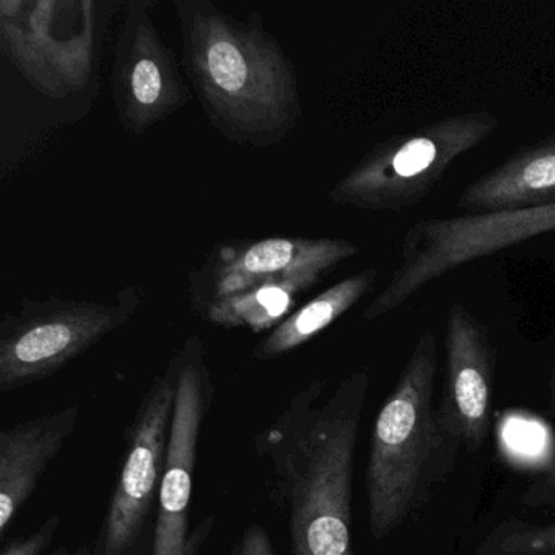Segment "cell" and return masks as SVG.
<instances>
[{
  "label": "cell",
  "instance_id": "6da1fadb",
  "mask_svg": "<svg viewBox=\"0 0 555 555\" xmlns=\"http://www.w3.org/2000/svg\"><path fill=\"white\" fill-rule=\"evenodd\" d=\"M318 378L255 438L266 492L284 513L292 555H353V457L370 389L356 370L327 395Z\"/></svg>",
  "mask_w": 555,
  "mask_h": 555
},
{
  "label": "cell",
  "instance_id": "7a4b0ae2",
  "mask_svg": "<svg viewBox=\"0 0 555 555\" xmlns=\"http://www.w3.org/2000/svg\"><path fill=\"white\" fill-rule=\"evenodd\" d=\"M184 73L210 125L232 144H281L301 118L294 63L258 12L236 21L210 0H175Z\"/></svg>",
  "mask_w": 555,
  "mask_h": 555
},
{
  "label": "cell",
  "instance_id": "3957f363",
  "mask_svg": "<svg viewBox=\"0 0 555 555\" xmlns=\"http://www.w3.org/2000/svg\"><path fill=\"white\" fill-rule=\"evenodd\" d=\"M437 372V337L422 331L373 424L365 474L373 541H385L401 528L453 473L461 444L435 404Z\"/></svg>",
  "mask_w": 555,
  "mask_h": 555
},
{
  "label": "cell",
  "instance_id": "277c9868",
  "mask_svg": "<svg viewBox=\"0 0 555 555\" xmlns=\"http://www.w3.org/2000/svg\"><path fill=\"white\" fill-rule=\"evenodd\" d=\"M499 125L493 113L469 112L392 135L357 162L327 196L366 212H404L427 199L454 162L479 147Z\"/></svg>",
  "mask_w": 555,
  "mask_h": 555
},
{
  "label": "cell",
  "instance_id": "5b68a950",
  "mask_svg": "<svg viewBox=\"0 0 555 555\" xmlns=\"http://www.w3.org/2000/svg\"><path fill=\"white\" fill-rule=\"evenodd\" d=\"M554 230L555 204L509 212L417 220L402 240L398 268L386 287L370 301L363 320L370 323L392 313L430 282L457 268Z\"/></svg>",
  "mask_w": 555,
  "mask_h": 555
},
{
  "label": "cell",
  "instance_id": "8992f818",
  "mask_svg": "<svg viewBox=\"0 0 555 555\" xmlns=\"http://www.w3.org/2000/svg\"><path fill=\"white\" fill-rule=\"evenodd\" d=\"M139 307L134 288L115 304L50 297L22 300L0 324V391L14 392L66 369L125 326Z\"/></svg>",
  "mask_w": 555,
  "mask_h": 555
},
{
  "label": "cell",
  "instance_id": "52a82bcc",
  "mask_svg": "<svg viewBox=\"0 0 555 555\" xmlns=\"http://www.w3.org/2000/svg\"><path fill=\"white\" fill-rule=\"evenodd\" d=\"M178 366L171 357L139 402L126 430V453L93 555H141L167 466L177 398Z\"/></svg>",
  "mask_w": 555,
  "mask_h": 555
},
{
  "label": "cell",
  "instance_id": "ba28073f",
  "mask_svg": "<svg viewBox=\"0 0 555 555\" xmlns=\"http://www.w3.org/2000/svg\"><path fill=\"white\" fill-rule=\"evenodd\" d=\"M173 357L178 366L177 398L167 466L158 495L152 555H197L216 522L214 516H206L196 531L190 532L201 431L209 417L216 388L206 347L199 337H188Z\"/></svg>",
  "mask_w": 555,
  "mask_h": 555
},
{
  "label": "cell",
  "instance_id": "9c48e42d",
  "mask_svg": "<svg viewBox=\"0 0 555 555\" xmlns=\"http://www.w3.org/2000/svg\"><path fill=\"white\" fill-rule=\"evenodd\" d=\"M152 2L126 4L112 63V96L125 131L141 135L191 100L173 51L165 44Z\"/></svg>",
  "mask_w": 555,
  "mask_h": 555
},
{
  "label": "cell",
  "instance_id": "30bf717a",
  "mask_svg": "<svg viewBox=\"0 0 555 555\" xmlns=\"http://www.w3.org/2000/svg\"><path fill=\"white\" fill-rule=\"evenodd\" d=\"M496 352L486 324L454 301L444 324V376L438 414L451 437L479 451L490 431Z\"/></svg>",
  "mask_w": 555,
  "mask_h": 555
},
{
  "label": "cell",
  "instance_id": "8fae6325",
  "mask_svg": "<svg viewBox=\"0 0 555 555\" xmlns=\"http://www.w3.org/2000/svg\"><path fill=\"white\" fill-rule=\"evenodd\" d=\"M359 251L349 240L305 236L222 245L191 275V297L201 305L292 275H327Z\"/></svg>",
  "mask_w": 555,
  "mask_h": 555
},
{
  "label": "cell",
  "instance_id": "7c38bea8",
  "mask_svg": "<svg viewBox=\"0 0 555 555\" xmlns=\"http://www.w3.org/2000/svg\"><path fill=\"white\" fill-rule=\"evenodd\" d=\"M79 405L18 422L0 431V535L14 525L77 428Z\"/></svg>",
  "mask_w": 555,
  "mask_h": 555
},
{
  "label": "cell",
  "instance_id": "4fadbf2b",
  "mask_svg": "<svg viewBox=\"0 0 555 555\" xmlns=\"http://www.w3.org/2000/svg\"><path fill=\"white\" fill-rule=\"evenodd\" d=\"M555 204V132L519 149L461 191L464 216L509 212Z\"/></svg>",
  "mask_w": 555,
  "mask_h": 555
},
{
  "label": "cell",
  "instance_id": "5bb4252c",
  "mask_svg": "<svg viewBox=\"0 0 555 555\" xmlns=\"http://www.w3.org/2000/svg\"><path fill=\"white\" fill-rule=\"evenodd\" d=\"M378 278V269H363L321 292L313 300L297 311H292L279 326L269 331L253 349V359H279L294 352L298 347H304L366 297Z\"/></svg>",
  "mask_w": 555,
  "mask_h": 555
},
{
  "label": "cell",
  "instance_id": "9a60e30c",
  "mask_svg": "<svg viewBox=\"0 0 555 555\" xmlns=\"http://www.w3.org/2000/svg\"><path fill=\"white\" fill-rule=\"evenodd\" d=\"M326 275L318 272L292 275L255 285L238 294L212 298L197 307L201 317L227 330L272 331L292 313L294 305Z\"/></svg>",
  "mask_w": 555,
  "mask_h": 555
},
{
  "label": "cell",
  "instance_id": "2e32d148",
  "mask_svg": "<svg viewBox=\"0 0 555 555\" xmlns=\"http://www.w3.org/2000/svg\"><path fill=\"white\" fill-rule=\"evenodd\" d=\"M544 551H555V521L534 525L509 518L482 539L474 555H522Z\"/></svg>",
  "mask_w": 555,
  "mask_h": 555
},
{
  "label": "cell",
  "instance_id": "e0dca14e",
  "mask_svg": "<svg viewBox=\"0 0 555 555\" xmlns=\"http://www.w3.org/2000/svg\"><path fill=\"white\" fill-rule=\"evenodd\" d=\"M60 525V516L51 515L34 534L11 539L0 555H44L53 544ZM50 555H93V548L90 551L89 545H82L79 548L60 547Z\"/></svg>",
  "mask_w": 555,
  "mask_h": 555
},
{
  "label": "cell",
  "instance_id": "ac0fdd59",
  "mask_svg": "<svg viewBox=\"0 0 555 555\" xmlns=\"http://www.w3.org/2000/svg\"><path fill=\"white\" fill-rule=\"evenodd\" d=\"M545 438L542 427L535 422H526L522 418H513L506 422L503 430V441L512 453L521 457H535L544 447Z\"/></svg>",
  "mask_w": 555,
  "mask_h": 555
},
{
  "label": "cell",
  "instance_id": "d6986e66",
  "mask_svg": "<svg viewBox=\"0 0 555 555\" xmlns=\"http://www.w3.org/2000/svg\"><path fill=\"white\" fill-rule=\"evenodd\" d=\"M521 505L529 508H541V506L555 508V456L552 457L544 473L525 490L521 495Z\"/></svg>",
  "mask_w": 555,
  "mask_h": 555
},
{
  "label": "cell",
  "instance_id": "ffe728a7",
  "mask_svg": "<svg viewBox=\"0 0 555 555\" xmlns=\"http://www.w3.org/2000/svg\"><path fill=\"white\" fill-rule=\"evenodd\" d=\"M230 555H278V552L264 526L249 522L236 539Z\"/></svg>",
  "mask_w": 555,
  "mask_h": 555
},
{
  "label": "cell",
  "instance_id": "44dd1931",
  "mask_svg": "<svg viewBox=\"0 0 555 555\" xmlns=\"http://www.w3.org/2000/svg\"><path fill=\"white\" fill-rule=\"evenodd\" d=\"M547 412L555 417V362L552 366L551 379H548Z\"/></svg>",
  "mask_w": 555,
  "mask_h": 555
},
{
  "label": "cell",
  "instance_id": "7402d4cb",
  "mask_svg": "<svg viewBox=\"0 0 555 555\" xmlns=\"http://www.w3.org/2000/svg\"><path fill=\"white\" fill-rule=\"evenodd\" d=\"M522 555H555V551L531 552V554H522Z\"/></svg>",
  "mask_w": 555,
  "mask_h": 555
}]
</instances>
